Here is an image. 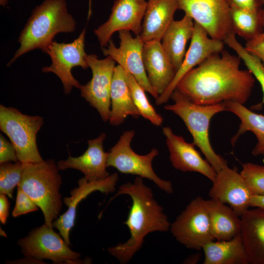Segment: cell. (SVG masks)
<instances>
[{"mask_svg":"<svg viewBox=\"0 0 264 264\" xmlns=\"http://www.w3.org/2000/svg\"><path fill=\"white\" fill-rule=\"evenodd\" d=\"M125 71L133 103L140 116L150 121L154 125H161L163 118L150 103L146 95V91L132 75L126 70Z\"/></svg>","mask_w":264,"mask_h":264,"instance_id":"cell-29","label":"cell"},{"mask_svg":"<svg viewBox=\"0 0 264 264\" xmlns=\"http://www.w3.org/2000/svg\"><path fill=\"white\" fill-rule=\"evenodd\" d=\"M106 136V134L103 132L97 138L88 140V148L81 155L72 157L69 155L66 160L58 161L59 170H79L90 181L108 178L110 176L106 170L109 153L105 152L103 149V141Z\"/></svg>","mask_w":264,"mask_h":264,"instance_id":"cell-19","label":"cell"},{"mask_svg":"<svg viewBox=\"0 0 264 264\" xmlns=\"http://www.w3.org/2000/svg\"><path fill=\"white\" fill-rule=\"evenodd\" d=\"M226 111L236 115L241 120V124L236 134L231 139L233 145L238 138L247 131L252 132L256 136L258 142L252 154L254 156L264 155V115L256 113L243 104L235 101H224Z\"/></svg>","mask_w":264,"mask_h":264,"instance_id":"cell-27","label":"cell"},{"mask_svg":"<svg viewBox=\"0 0 264 264\" xmlns=\"http://www.w3.org/2000/svg\"><path fill=\"white\" fill-rule=\"evenodd\" d=\"M171 98L174 104L165 106L164 109L181 118L193 136V144L200 149L206 160L218 173L227 164L213 150L209 138V127L214 115L226 110L224 102L211 105H198L192 102L176 88Z\"/></svg>","mask_w":264,"mask_h":264,"instance_id":"cell-5","label":"cell"},{"mask_svg":"<svg viewBox=\"0 0 264 264\" xmlns=\"http://www.w3.org/2000/svg\"><path fill=\"white\" fill-rule=\"evenodd\" d=\"M250 53L258 57L264 65V32H262L246 42L244 46Z\"/></svg>","mask_w":264,"mask_h":264,"instance_id":"cell-34","label":"cell"},{"mask_svg":"<svg viewBox=\"0 0 264 264\" xmlns=\"http://www.w3.org/2000/svg\"><path fill=\"white\" fill-rule=\"evenodd\" d=\"M209 195L230 206L241 217L250 207L252 196L245 179L236 168L225 166L217 173Z\"/></svg>","mask_w":264,"mask_h":264,"instance_id":"cell-16","label":"cell"},{"mask_svg":"<svg viewBox=\"0 0 264 264\" xmlns=\"http://www.w3.org/2000/svg\"><path fill=\"white\" fill-rule=\"evenodd\" d=\"M223 42L243 60L247 69L260 84L263 92L262 104H264V65L258 57L248 52L237 41L236 35L233 32L228 35Z\"/></svg>","mask_w":264,"mask_h":264,"instance_id":"cell-30","label":"cell"},{"mask_svg":"<svg viewBox=\"0 0 264 264\" xmlns=\"http://www.w3.org/2000/svg\"><path fill=\"white\" fill-rule=\"evenodd\" d=\"M9 205L6 195L0 194V220L3 224L6 222L9 215Z\"/></svg>","mask_w":264,"mask_h":264,"instance_id":"cell-37","label":"cell"},{"mask_svg":"<svg viewBox=\"0 0 264 264\" xmlns=\"http://www.w3.org/2000/svg\"><path fill=\"white\" fill-rule=\"evenodd\" d=\"M248 209L241 216V235L249 264H264V208Z\"/></svg>","mask_w":264,"mask_h":264,"instance_id":"cell-21","label":"cell"},{"mask_svg":"<svg viewBox=\"0 0 264 264\" xmlns=\"http://www.w3.org/2000/svg\"><path fill=\"white\" fill-rule=\"evenodd\" d=\"M261 17L263 28L264 29L263 32H264V10L261 11Z\"/></svg>","mask_w":264,"mask_h":264,"instance_id":"cell-39","label":"cell"},{"mask_svg":"<svg viewBox=\"0 0 264 264\" xmlns=\"http://www.w3.org/2000/svg\"><path fill=\"white\" fill-rule=\"evenodd\" d=\"M118 180L117 173L110 175L105 179L98 181H89L85 176L78 181V187L71 190L70 196L65 197L64 203L68 207L66 211L55 220L52 227L57 228L68 244H70L69 232L73 227L76 215V209L79 203L86 198L92 192L98 191L106 195L113 193Z\"/></svg>","mask_w":264,"mask_h":264,"instance_id":"cell-17","label":"cell"},{"mask_svg":"<svg viewBox=\"0 0 264 264\" xmlns=\"http://www.w3.org/2000/svg\"><path fill=\"white\" fill-rule=\"evenodd\" d=\"M86 59L92 78L85 85H81L79 88L81 95L107 122L110 119V89L115 62L110 56L99 59L94 54H87Z\"/></svg>","mask_w":264,"mask_h":264,"instance_id":"cell-11","label":"cell"},{"mask_svg":"<svg viewBox=\"0 0 264 264\" xmlns=\"http://www.w3.org/2000/svg\"><path fill=\"white\" fill-rule=\"evenodd\" d=\"M23 168V164L20 161L0 163V194L13 198V190L21 180Z\"/></svg>","mask_w":264,"mask_h":264,"instance_id":"cell-31","label":"cell"},{"mask_svg":"<svg viewBox=\"0 0 264 264\" xmlns=\"http://www.w3.org/2000/svg\"><path fill=\"white\" fill-rule=\"evenodd\" d=\"M202 249L203 264H249L240 233L231 240L210 241Z\"/></svg>","mask_w":264,"mask_h":264,"instance_id":"cell-26","label":"cell"},{"mask_svg":"<svg viewBox=\"0 0 264 264\" xmlns=\"http://www.w3.org/2000/svg\"><path fill=\"white\" fill-rule=\"evenodd\" d=\"M19 161L15 148L11 141L0 134V163Z\"/></svg>","mask_w":264,"mask_h":264,"instance_id":"cell-35","label":"cell"},{"mask_svg":"<svg viewBox=\"0 0 264 264\" xmlns=\"http://www.w3.org/2000/svg\"><path fill=\"white\" fill-rule=\"evenodd\" d=\"M250 207L264 208V196L252 195L250 203Z\"/></svg>","mask_w":264,"mask_h":264,"instance_id":"cell-38","label":"cell"},{"mask_svg":"<svg viewBox=\"0 0 264 264\" xmlns=\"http://www.w3.org/2000/svg\"><path fill=\"white\" fill-rule=\"evenodd\" d=\"M57 164L53 159L39 163L23 164L21 189L42 210L44 224L52 227L63 206L60 189L62 183Z\"/></svg>","mask_w":264,"mask_h":264,"instance_id":"cell-4","label":"cell"},{"mask_svg":"<svg viewBox=\"0 0 264 264\" xmlns=\"http://www.w3.org/2000/svg\"><path fill=\"white\" fill-rule=\"evenodd\" d=\"M224 44L222 40L211 38L201 25L195 22L193 35L184 60L170 85L155 99L156 105L166 103L182 78L212 55L221 52Z\"/></svg>","mask_w":264,"mask_h":264,"instance_id":"cell-15","label":"cell"},{"mask_svg":"<svg viewBox=\"0 0 264 264\" xmlns=\"http://www.w3.org/2000/svg\"><path fill=\"white\" fill-rule=\"evenodd\" d=\"M118 33L119 46L116 47L111 39L107 48L102 47L103 54L111 57L132 75L144 90L156 99L158 96L149 81L143 61L144 42L140 35L133 37L130 31L121 30Z\"/></svg>","mask_w":264,"mask_h":264,"instance_id":"cell-13","label":"cell"},{"mask_svg":"<svg viewBox=\"0 0 264 264\" xmlns=\"http://www.w3.org/2000/svg\"><path fill=\"white\" fill-rule=\"evenodd\" d=\"M129 196L132 205L127 220L124 222L130 231V237L124 243L109 247L108 253L120 263H129L141 248L145 237L153 232H167L171 223L162 207L154 198L151 188L137 176L133 182L122 184L110 201L117 196Z\"/></svg>","mask_w":264,"mask_h":264,"instance_id":"cell-2","label":"cell"},{"mask_svg":"<svg viewBox=\"0 0 264 264\" xmlns=\"http://www.w3.org/2000/svg\"><path fill=\"white\" fill-rule=\"evenodd\" d=\"M147 6L146 0H115L108 20L94 31L101 46L107 47L116 31L128 30L140 35Z\"/></svg>","mask_w":264,"mask_h":264,"instance_id":"cell-14","label":"cell"},{"mask_svg":"<svg viewBox=\"0 0 264 264\" xmlns=\"http://www.w3.org/2000/svg\"><path fill=\"white\" fill-rule=\"evenodd\" d=\"M240 173L253 195L264 196V166L246 163Z\"/></svg>","mask_w":264,"mask_h":264,"instance_id":"cell-32","label":"cell"},{"mask_svg":"<svg viewBox=\"0 0 264 264\" xmlns=\"http://www.w3.org/2000/svg\"><path fill=\"white\" fill-rule=\"evenodd\" d=\"M232 31L247 41L262 32L261 11L253 12L230 7Z\"/></svg>","mask_w":264,"mask_h":264,"instance_id":"cell-28","label":"cell"},{"mask_svg":"<svg viewBox=\"0 0 264 264\" xmlns=\"http://www.w3.org/2000/svg\"><path fill=\"white\" fill-rule=\"evenodd\" d=\"M17 243L23 255L38 262L43 259L50 260L55 264L81 262V254L72 250L61 235L44 223L19 240Z\"/></svg>","mask_w":264,"mask_h":264,"instance_id":"cell-8","label":"cell"},{"mask_svg":"<svg viewBox=\"0 0 264 264\" xmlns=\"http://www.w3.org/2000/svg\"><path fill=\"white\" fill-rule=\"evenodd\" d=\"M206 202L214 240H229L240 233L241 217L230 206L211 198Z\"/></svg>","mask_w":264,"mask_h":264,"instance_id":"cell-25","label":"cell"},{"mask_svg":"<svg viewBox=\"0 0 264 264\" xmlns=\"http://www.w3.org/2000/svg\"><path fill=\"white\" fill-rule=\"evenodd\" d=\"M177 9V0H148L140 35L144 43L161 42Z\"/></svg>","mask_w":264,"mask_h":264,"instance_id":"cell-22","label":"cell"},{"mask_svg":"<svg viewBox=\"0 0 264 264\" xmlns=\"http://www.w3.org/2000/svg\"><path fill=\"white\" fill-rule=\"evenodd\" d=\"M170 153V159L173 167L183 172H197L204 176L212 182L217 173L209 164L203 159L195 148V145L185 141L181 136L173 132L169 127L162 129Z\"/></svg>","mask_w":264,"mask_h":264,"instance_id":"cell-18","label":"cell"},{"mask_svg":"<svg viewBox=\"0 0 264 264\" xmlns=\"http://www.w3.org/2000/svg\"><path fill=\"white\" fill-rule=\"evenodd\" d=\"M86 28L78 37L70 43H59L53 41L43 51L51 58L52 63L49 66L42 68L44 73L52 72L60 79L63 85L64 92L70 93L73 87L79 88L81 85L71 73L75 66H80L84 69L88 67L85 50Z\"/></svg>","mask_w":264,"mask_h":264,"instance_id":"cell-10","label":"cell"},{"mask_svg":"<svg viewBox=\"0 0 264 264\" xmlns=\"http://www.w3.org/2000/svg\"><path fill=\"white\" fill-rule=\"evenodd\" d=\"M110 105L109 121L112 126L121 124L129 115L134 118L140 116L133 103L125 70L119 65L115 66L113 72L110 89Z\"/></svg>","mask_w":264,"mask_h":264,"instance_id":"cell-24","label":"cell"},{"mask_svg":"<svg viewBox=\"0 0 264 264\" xmlns=\"http://www.w3.org/2000/svg\"><path fill=\"white\" fill-rule=\"evenodd\" d=\"M194 26L192 18L185 14L181 20H174L162 36V48L176 73L184 60L186 45L192 38Z\"/></svg>","mask_w":264,"mask_h":264,"instance_id":"cell-23","label":"cell"},{"mask_svg":"<svg viewBox=\"0 0 264 264\" xmlns=\"http://www.w3.org/2000/svg\"><path fill=\"white\" fill-rule=\"evenodd\" d=\"M262 2H263V4H264V0H262Z\"/></svg>","mask_w":264,"mask_h":264,"instance_id":"cell-41","label":"cell"},{"mask_svg":"<svg viewBox=\"0 0 264 264\" xmlns=\"http://www.w3.org/2000/svg\"><path fill=\"white\" fill-rule=\"evenodd\" d=\"M183 11L212 38L224 41L232 31L228 0H177Z\"/></svg>","mask_w":264,"mask_h":264,"instance_id":"cell-12","label":"cell"},{"mask_svg":"<svg viewBox=\"0 0 264 264\" xmlns=\"http://www.w3.org/2000/svg\"><path fill=\"white\" fill-rule=\"evenodd\" d=\"M231 7L253 12H258L259 2L257 0H228Z\"/></svg>","mask_w":264,"mask_h":264,"instance_id":"cell-36","label":"cell"},{"mask_svg":"<svg viewBox=\"0 0 264 264\" xmlns=\"http://www.w3.org/2000/svg\"><path fill=\"white\" fill-rule=\"evenodd\" d=\"M241 60L226 50L213 54L188 72L176 88L198 105L226 101L243 105L250 96L255 79L248 69L240 68Z\"/></svg>","mask_w":264,"mask_h":264,"instance_id":"cell-1","label":"cell"},{"mask_svg":"<svg viewBox=\"0 0 264 264\" xmlns=\"http://www.w3.org/2000/svg\"><path fill=\"white\" fill-rule=\"evenodd\" d=\"M8 3V0H0V5L2 6H5Z\"/></svg>","mask_w":264,"mask_h":264,"instance_id":"cell-40","label":"cell"},{"mask_svg":"<svg viewBox=\"0 0 264 264\" xmlns=\"http://www.w3.org/2000/svg\"><path fill=\"white\" fill-rule=\"evenodd\" d=\"M43 117L22 113L17 109L0 105V129L14 146L19 161L23 164L43 161L36 142Z\"/></svg>","mask_w":264,"mask_h":264,"instance_id":"cell-6","label":"cell"},{"mask_svg":"<svg viewBox=\"0 0 264 264\" xmlns=\"http://www.w3.org/2000/svg\"><path fill=\"white\" fill-rule=\"evenodd\" d=\"M35 202L21 189L17 186L16 204L12 212L13 217L34 212L38 210Z\"/></svg>","mask_w":264,"mask_h":264,"instance_id":"cell-33","label":"cell"},{"mask_svg":"<svg viewBox=\"0 0 264 264\" xmlns=\"http://www.w3.org/2000/svg\"><path fill=\"white\" fill-rule=\"evenodd\" d=\"M134 134L133 130L123 132L119 140L109 152L107 167H112L122 174L147 178L165 193L172 194L174 190L172 182L160 178L152 167V162L158 154V151L153 148L145 155L136 154L131 147Z\"/></svg>","mask_w":264,"mask_h":264,"instance_id":"cell-7","label":"cell"},{"mask_svg":"<svg viewBox=\"0 0 264 264\" xmlns=\"http://www.w3.org/2000/svg\"><path fill=\"white\" fill-rule=\"evenodd\" d=\"M142 57L149 81L159 96L170 85L176 71L160 41L154 40L144 43Z\"/></svg>","mask_w":264,"mask_h":264,"instance_id":"cell-20","label":"cell"},{"mask_svg":"<svg viewBox=\"0 0 264 264\" xmlns=\"http://www.w3.org/2000/svg\"><path fill=\"white\" fill-rule=\"evenodd\" d=\"M170 230L176 240L185 247L200 250L212 235L206 200L200 197L193 199L171 224Z\"/></svg>","mask_w":264,"mask_h":264,"instance_id":"cell-9","label":"cell"},{"mask_svg":"<svg viewBox=\"0 0 264 264\" xmlns=\"http://www.w3.org/2000/svg\"><path fill=\"white\" fill-rule=\"evenodd\" d=\"M76 25L66 0H44L33 10L18 39L20 46L7 66L31 50L40 49L43 51L57 34L72 33Z\"/></svg>","mask_w":264,"mask_h":264,"instance_id":"cell-3","label":"cell"}]
</instances>
